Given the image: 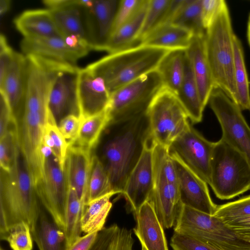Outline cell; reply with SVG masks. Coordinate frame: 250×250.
<instances>
[{
    "instance_id": "cell-1",
    "label": "cell",
    "mask_w": 250,
    "mask_h": 250,
    "mask_svg": "<svg viewBox=\"0 0 250 250\" xmlns=\"http://www.w3.org/2000/svg\"><path fill=\"white\" fill-rule=\"evenodd\" d=\"M109 133L101 147L102 162L113 191L123 194L126 181L151 139L147 111L107 126Z\"/></svg>"
},
{
    "instance_id": "cell-2",
    "label": "cell",
    "mask_w": 250,
    "mask_h": 250,
    "mask_svg": "<svg viewBox=\"0 0 250 250\" xmlns=\"http://www.w3.org/2000/svg\"><path fill=\"white\" fill-rule=\"evenodd\" d=\"M27 165L17 145L9 172L0 170V239L16 225H33L41 207Z\"/></svg>"
},
{
    "instance_id": "cell-3",
    "label": "cell",
    "mask_w": 250,
    "mask_h": 250,
    "mask_svg": "<svg viewBox=\"0 0 250 250\" xmlns=\"http://www.w3.org/2000/svg\"><path fill=\"white\" fill-rule=\"evenodd\" d=\"M170 50L139 44L109 53L86 67L104 80L111 94L142 76L156 70Z\"/></svg>"
},
{
    "instance_id": "cell-4",
    "label": "cell",
    "mask_w": 250,
    "mask_h": 250,
    "mask_svg": "<svg viewBox=\"0 0 250 250\" xmlns=\"http://www.w3.org/2000/svg\"><path fill=\"white\" fill-rule=\"evenodd\" d=\"M233 33L227 4L206 29L204 43L214 88L224 92L236 104Z\"/></svg>"
},
{
    "instance_id": "cell-5",
    "label": "cell",
    "mask_w": 250,
    "mask_h": 250,
    "mask_svg": "<svg viewBox=\"0 0 250 250\" xmlns=\"http://www.w3.org/2000/svg\"><path fill=\"white\" fill-rule=\"evenodd\" d=\"M220 200H229L250 190V166L245 156L222 138L214 143L209 184Z\"/></svg>"
},
{
    "instance_id": "cell-6",
    "label": "cell",
    "mask_w": 250,
    "mask_h": 250,
    "mask_svg": "<svg viewBox=\"0 0 250 250\" xmlns=\"http://www.w3.org/2000/svg\"><path fill=\"white\" fill-rule=\"evenodd\" d=\"M174 232L201 239L223 250H250V243L242 240L221 219L184 205Z\"/></svg>"
},
{
    "instance_id": "cell-7",
    "label": "cell",
    "mask_w": 250,
    "mask_h": 250,
    "mask_svg": "<svg viewBox=\"0 0 250 250\" xmlns=\"http://www.w3.org/2000/svg\"><path fill=\"white\" fill-rule=\"evenodd\" d=\"M163 86L157 70L145 74L110 94L106 108L110 123L127 120L146 112Z\"/></svg>"
},
{
    "instance_id": "cell-8",
    "label": "cell",
    "mask_w": 250,
    "mask_h": 250,
    "mask_svg": "<svg viewBox=\"0 0 250 250\" xmlns=\"http://www.w3.org/2000/svg\"><path fill=\"white\" fill-rule=\"evenodd\" d=\"M147 114L152 142L167 147L190 124L176 95L164 86L149 105Z\"/></svg>"
},
{
    "instance_id": "cell-9",
    "label": "cell",
    "mask_w": 250,
    "mask_h": 250,
    "mask_svg": "<svg viewBox=\"0 0 250 250\" xmlns=\"http://www.w3.org/2000/svg\"><path fill=\"white\" fill-rule=\"evenodd\" d=\"M20 46L26 57L59 72H77L78 60L91 50L88 47L71 46L61 37L23 38Z\"/></svg>"
},
{
    "instance_id": "cell-10",
    "label": "cell",
    "mask_w": 250,
    "mask_h": 250,
    "mask_svg": "<svg viewBox=\"0 0 250 250\" xmlns=\"http://www.w3.org/2000/svg\"><path fill=\"white\" fill-rule=\"evenodd\" d=\"M208 103L222 130V138L242 153L250 166V127L240 107L221 89L214 88Z\"/></svg>"
},
{
    "instance_id": "cell-11",
    "label": "cell",
    "mask_w": 250,
    "mask_h": 250,
    "mask_svg": "<svg viewBox=\"0 0 250 250\" xmlns=\"http://www.w3.org/2000/svg\"><path fill=\"white\" fill-rule=\"evenodd\" d=\"M47 119L39 113L24 111L18 125L19 148L27 165L36 188L44 175L47 150L43 144L44 127Z\"/></svg>"
},
{
    "instance_id": "cell-12",
    "label": "cell",
    "mask_w": 250,
    "mask_h": 250,
    "mask_svg": "<svg viewBox=\"0 0 250 250\" xmlns=\"http://www.w3.org/2000/svg\"><path fill=\"white\" fill-rule=\"evenodd\" d=\"M44 166L43 179L35 188L37 195L44 209L65 230L67 196L65 171L50 149L46 153Z\"/></svg>"
},
{
    "instance_id": "cell-13",
    "label": "cell",
    "mask_w": 250,
    "mask_h": 250,
    "mask_svg": "<svg viewBox=\"0 0 250 250\" xmlns=\"http://www.w3.org/2000/svg\"><path fill=\"white\" fill-rule=\"evenodd\" d=\"M214 143L208 141L190 124L168 146L170 155L177 158L208 185Z\"/></svg>"
},
{
    "instance_id": "cell-14",
    "label": "cell",
    "mask_w": 250,
    "mask_h": 250,
    "mask_svg": "<svg viewBox=\"0 0 250 250\" xmlns=\"http://www.w3.org/2000/svg\"><path fill=\"white\" fill-rule=\"evenodd\" d=\"M27 86L24 111L37 113L47 119L48 102L54 82L62 72L53 70L27 58Z\"/></svg>"
},
{
    "instance_id": "cell-15",
    "label": "cell",
    "mask_w": 250,
    "mask_h": 250,
    "mask_svg": "<svg viewBox=\"0 0 250 250\" xmlns=\"http://www.w3.org/2000/svg\"><path fill=\"white\" fill-rule=\"evenodd\" d=\"M152 144L151 139L130 174L122 194L126 200L128 209L133 214L148 201L154 188Z\"/></svg>"
},
{
    "instance_id": "cell-16",
    "label": "cell",
    "mask_w": 250,
    "mask_h": 250,
    "mask_svg": "<svg viewBox=\"0 0 250 250\" xmlns=\"http://www.w3.org/2000/svg\"><path fill=\"white\" fill-rule=\"evenodd\" d=\"M78 115L82 119L105 110L109 102V93L104 80L86 67L79 68L77 76Z\"/></svg>"
},
{
    "instance_id": "cell-17",
    "label": "cell",
    "mask_w": 250,
    "mask_h": 250,
    "mask_svg": "<svg viewBox=\"0 0 250 250\" xmlns=\"http://www.w3.org/2000/svg\"><path fill=\"white\" fill-rule=\"evenodd\" d=\"M173 160L183 205L213 215L217 208L209 194L208 184L176 157Z\"/></svg>"
},
{
    "instance_id": "cell-18",
    "label": "cell",
    "mask_w": 250,
    "mask_h": 250,
    "mask_svg": "<svg viewBox=\"0 0 250 250\" xmlns=\"http://www.w3.org/2000/svg\"><path fill=\"white\" fill-rule=\"evenodd\" d=\"M119 0H94L83 8L88 43L91 50H102L111 32Z\"/></svg>"
},
{
    "instance_id": "cell-19",
    "label": "cell",
    "mask_w": 250,
    "mask_h": 250,
    "mask_svg": "<svg viewBox=\"0 0 250 250\" xmlns=\"http://www.w3.org/2000/svg\"><path fill=\"white\" fill-rule=\"evenodd\" d=\"M134 232L141 247L146 250H168L164 228L149 201L145 202L134 214Z\"/></svg>"
},
{
    "instance_id": "cell-20",
    "label": "cell",
    "mask_w": 250,
    "mask_h": 250,
    "mask_svg": "<svg viewBox=\"0 0 250 250\" xmlns=\"http://www.w3.org/2000/svg\"><path fill=\"white\" fill-rule=\"evenodd\" d=\"M92 157L90 151L76 145L68 147L64 171L67 181L77 193L83 213L86 206Z\"/></svg>"
},
{
    "instance_id": "cell-21",
    "label": "cell",
    "mask_w": 250,
    "mask_h": 250,
    "mask_svg": "<svg viewBox=\"0 0 250 250\" xmlns=\"http://www.w3.org/2000/svg\"><path fill=\"white\" fill-rule=\"evenodd\" d=\"M27 63L26 57L16 52L4 81L0 85V90L5 94L15 116L16 114L24 111Z\"/></svg>"
},
{
    "instance_id": "cell-22",
    "label": "cell",
    "mask_w": 250,
    "mask_h": 250,
    "mask_svg": "<svg viewBox=\"0 0 250 250\" xmlns=\"http://www.w3.org/2000/svg\"><path fill=\"white\" fill-rule=\"evenodd\" d=\"M148 201L164 229L174 227L183 207L177 183H155Z\"/></svg>"
},
{
    "instance_id": "cell-23",
    "label": "cell",
    "mask_w": 250,
    "mask_h": 250,
    "mask_svg": "<svg viewBox=\"0 0 250 250\" xmlns=\"http://www.w3.org/2000/svg\"><path fill=\"white\" fill-rule=\"evenodd\" d=\"M14 24L23 38L63 37L47 8L25 10L14 19Z\"/></svg>"
},
{
    "instance_id": "cell-24",
    "label": "cell",
    "mask_w": 250,
    "mask_h": 250,
    "mask_svg": "<svg viewBox=\"0 0 250 250\" xmlns=\"http://www.w3.org/2000/svg\"><path fill=\"white\" fill-rule=\"evenodd\" d=\"M205 34L194 35L189 46L186 49L201 101L204 107L208 103L209 96L214 88L205 51Z\"/></svg>"
},
{
    "instance_id": "cell-25",
    "label": "cell",
    "mask_w": 250,
    "mask_h": 250,
    "mask_svg": "<svg viewBox=\"0 0 250 250\" xmlns=\"http://www.w3.org/2000/svg\"><path fill=\"white\" fill-rule=\"evenodd\" d=\"M78 71L61 72L54 82L49 96L48 108L56 122L69 109H75L78 114L76 95Z\"/></svg>"
},
{
    "instance_id": "cell-26",
    "label": "cell",
    "mask_w": 250,
    "mask_h": 250,
    "mask_svg": "<svg viewBox=\"0 0 250 250\" xmlns=\"http://www.w3.org/2000/svg\"><path fill=\"white\" fill-rule=\"evenodd\" d=\"M33 239L39 250H67L69 246L64 230L43 207L30 228Z\"/></svg>"
},
{
    "instance_id": "cell-27",
    "label": "cell",
    "mask_w": 250,
    "mask_h": 250,
    "mask_svg": "<svg viewBox=\"0 0 250 250\" xmlns=\"http://www.w3.org/2000/svg\"><path fill=\"white\" fill-rule=\"evenodd\" d=\"M145 0L136 13L109 36L103 51L112 53L138 45V38L147 11Z\"/></svg>"
},
{
    "instance_id": "cell-28",
    "label": "cell",
    "mask_w": 250,
    "mask_h": 250,
    "mask_svg": "<svg viewBox=\"0 0 250 250\" xmlns=\"http://www.w3.org/2000/svg\"><path fill=\"white\" fill-rule=\"evenodd\" d=\"M193 36L190 31L169 23L156 29L139 44L168 50L187 49Z\"/></svg>"
},
{
    "instance_id": "cell-29",
    "label": "cell",
    "mask_w": 250,
    "mask_h": 250,
    "mask_svg": "<svg viewBox=\"0 0 250 250\" xmlns=\"http://www.w3.org/2000/svg\"><path fill=\"white\" fill-rule=\"evenodd\" d=\"M183 0H149L139 38L140 42L159 27L171 23Z\"/></svg>"
},
{
    "instance_id": "cell-30",
    "label": "cell",
    "mask_w": 250,
    "mask_h": 250,
    "mask_svg": "<svg viewBox=\"0 0 250 250\" xmlns=\"http://www.w3.org/2000/svg\"><path fill=\"white\" fill-rule=\"evenodd\" d=\"M176 96L192 123L201 122L203 106L191 65L186 53L183 81Z\"/></svg>"
},
{
    "instance_id": "cell-31",
    "label": "cell",
    "mask_w": 250,
    "mask_h": 250,
    "mask_svg": "<svg viewBox=\"0 0 250 250\" xmlns=\"http://www.w3.org/2000/svg\"><path fill=\"white\" fill-rule=\"evenodd\" d=\"M50 10L59 31L64 38L76 36L88 44L84 23L83 7L72 5Z\"/></svg>"
},
{
    "instance_id": "cell-32",
    "label": "cell",
    "mask_w": 250,
    "mask_h": 250,
    "mask_svg": "<svg viewBox=\"0 0 250 250\" xmlns=\"http://www.w3.org/2000/svg\"><path fill=\"white\" fill-rule=\"evenodd\" d=\"M186 49L170 50L157 67L163 86L176 95L183 79Z\"/></svg>"
},
{
    "instance_id": "cell-33",
    "label": "cell",
    "mask_w": 250,
    "mask_h": 250,
    "mask_svg": "<svg viewBox=\"0 0 250 250\" xmlns=\"http://www.w3.org/2000/svg\"><path fill=\"white\" fill-rule=\"evenodd\" d=\"M80 120L78 137L74 144L91 151L97 145L110 123L108 112L106 109L101 113Z\"/></svg>"
},
{
    "instance_id": "cell-34",
    "label": "cell",
    "mask_w": 250,
    "mask_h": 250,
    "mask_svg": "<svg viewBox=\"0 0 250 250\" xmlns=\"http://www.w3.org/2000/svg\"><path fill=\"white\" fill-rule=\"evenodd\" d=\"M116 194L111 192L100 197L90 202L86 206L83 213L81 229L85 234L99 232L104 224L112 208L111 197Z\"/></svg>"
},
{
    "instance_id": "cell-35",
    "label": "cell",
    "mask_w": 250,
    "mask_h": 250,
    "mask_svg": "<svg viewBox=\"0 0 250 250\" xmlns=\"http://www.w3.org/2000/svg\"><path fill=\"white\" fill-rule=\"evenodd\" d=\"M234 75L236 88V104L241 110L250 109L249 82L246 68L242 45L239 39L234 36Z\"/></svg>"
},
{
    "instance_id": "cell-36",
    "label": "cell",
    "mask_w": 250,
    "mask_h": 250,
    "mask_svg": "<svg viewBox=\"0 0 250 250\" xmlns=\"http://www.w3.org/2000/svg\"><path fill=\"white\" fill-rule=\"evenodd\" d=\"M66 183L67 196L64 231L69 247L81 236L83 210L82 205L76 190L67 180Z\"/></svg>"
},
{
    "instance_id": "cell-37",
    "label": "cell",
    "mask_w": 250,
    "mask_h": 250,
    "mask_svg": "<svg viewBox=\"0 0 250 250\" xmlns=\"http://www.w3.org/2000/svg\"><path fill=\"white\" fill-rule=\"evenodd\" d=\"M201 4L202 0H185L171 23L190 31L193 35H204Z\"/></svg>"
},
{
    "instance_id": "cell-38",
    "label": "cell",
    "mask_w": 250,
    "mask_h": 250,
    "mask_svg": "<svg viewBox=\"0 0 250 250\" xmlns=\"http://www.w3.org/2000/svg\"><path fill=\"white\" fill-rule=\"evenodd\" d=\"M152 168L154 184L177 183L176 168L167 147L152 142Z\"/></svg>"
},
{
    "instance_id": "cell-39",
    "label": "cell",
    "mask_w": 250,
    "mask_h": 250,
    "mask_svg": "<svg viewBox=\"0 0 250 250\" xmlns=\"http://www.w3.org/2000/svg\"><path fill=\"white\" fill-rule=\"evenodd\" d=\"M43 145L49 148L64 170L69 144L61 132L57 122L51 115L46 122L43 137Z\"/></svg>"
},
{
    "instance_id": "cell-40",
    "label": "cell",
    "mask_w": 250,
    "mask_h": 250,
    "mask_svg": "<svg viewBox=\"0 0 250 250\" xmlns=\"http://www.w3.org/2000/svg\"><path fill=\"white\" fill-rule=\"evenodd\" d=\"M111 192H114L103 164L97 156L93 155L92 157L86 205Z\"/></svg>"
},
{
    "instance_id": "cell-41",
    "label": "cell",
    "mask_w": 250,
    "mask_h": 250,
    "mask_svg": "<svg viewBox=\"0 0 250 250\" xmlns=\"http://www.w3.org/2000/svg\"><path fill=\"white\" fill-rule=\"evenodd\" d=\"M213 216L225 223L250 216V195L218 206Z\"/></svg>"
},
{
    "instance_id": "cell-42",
    "label": "cell",
    "mask_w": 250,
    "mask_h": 250,
    "mask_svg": "<svg viewBox=\"0 0 250 250\" xmlns=\"http://www.w3.org/2000/svg\"><path fill=\"white\" fill-rule=\"evenodd\" d=\"M2 240L7 242L12 250H32L33 237L30 226L21 222L11 229Z\"/></svg>"
},
{
    "instance_id": "cell-43",
    "label": "cell",
    "mask_w": 250,
    "mask_h": 250,
    "mask_svg": "<svg viewBox=\"0 0 250 250\" xmlns=\"http://www.w3.org/2000/svg\"><path fill=\"white\" fill-rule=\"evenodd\" d=\"M170 246L173 250H223L201 239L174 232Z\"/></svg>"
},
{
    "instance_id": "cell-44",
    "label": "cell",
    "mask_w": 250,
    "mask_h": 250,
    "mask_svg": "<svg viewBox=\"0 0 250 250\" xmlns=\"http://www.w3.org/2000/svg\"><path fill=\"white\" fill-rule=\"evenodd\" d=\"M145 0H119L110 35L129 20L139 10Z\"/></svg>"
},
{
    "instance_id": "cell-45",
    "label": "cell",
    "mask_w": 250,
    "mask_h": 250,
    "mask_svg": "<svg viewBox=\"0 0 250 250\" xmlns=\"http://www.w3.org/2000/svg\"><path fill=\"white\" fill-rule=\"evenodd\" d=\"M81 120L74 114H69L63 117L58 125V127L69 144L73 145L77 138Z\"/></svg>"
},
{
    "instance_id": "cell-46",
    "label": "cell",
    "mask_w": 250,
    "mask_h": 250,
    "mask_svg": "<svg viewBox=\"0 0 250 250\" xmlns=\"http://www.w3.org/2000/svg\"><path fill=\"white\" fill-rule=\"evenodd\" d=\"M226 5L224 0H202V21L206 30Z\"/></svg>"
},
{
    "instance_id": "cell-47",
    "label": "cell",
    "mask_w": 250,
    "mask_h": 250,
    "mask_svg": "<svg viewBox=\"0 0 250 250\" xmlns=\"http://www.w3.org/2000/svg\"><path fill=\"white\" fill-rule=\"evenodd\" d=\"M17 122L5 94L0 90V138L4 136Z\"/></svg>"
},
{
    "instance_id": "cell-48",
    "label": "cell",
    "mask_w": 250,
    "mask_h": 250,
    "mask_svg": "<svg viewBox=\"0 0 250 250\" xmlns=\"http://www.w3.org/2000/svg\"><path fill=\"white\" fill-rule=\"evenodd\" d=\"M16 51L9 45L7 39L2 34L0 35V85L13 60Z\"/></svg>"
},
{
    "instance_id": "cell-49",
    "label": "cell",
    "mask_w": 250,
    "mask_h": 250,
    "mask_svg": "<svg viewBox=\"0 0 250 250\" xmlns=\"http://www.w3.org/2000/svg\"><path fill=\"white\" fill-rule=\"evenodd\" d=\"M134 242L131 230L125 228H120L106 250H133Z\"/></svg>"
},
{
    "instance_id": "cell-50",
    "label": "cell",
    "mask_w": 250,
    "mask_h": 250,
    "mask_svg": "<svg viewBox=\"0 0 250 250\" xmlns=\"http://www.w3.org/2000/svg\"><path fill=\"white\" fill-rule=\"evenodd\" d=\"M225 223L242 240L250 243V216Z\"/></svg>"
},
{
    "instance_id": "cell-51",
    "label": "cell",
    "mask_w": 250,
    "mask_h": 250,
    "mask_svg": "<svg viewBox=\"0 0 250 250\" xmlns=\"http://www.w3.org/2000/svg\"><path fill=\"white\" fill-rule=\"evenodd\" d=\"M119 229L116 224L104 227L99 232L97 239L90 250H106L110 241Z\"/></svg>"
},
{
    "instance_id": "cell-52",
    "label": "cell",
    "mask_w": 250,
    "mask_h": 250,
    "mask_svg": "<svg viewBox=\"0 0 250 250\" xmlns=\"http://www.w3.org/2000/svg\"><path fill=\"white\" fill-rule=\"evenodd\" d=\"M99 232L85 234L80 236L67 250H90L98 237Z\"/></svg>"
},
{
    "instance_id": "cell-53",
    "label": "cell",
    "mask_w": 250,
    "mask_h": 250,
    "mask_svg": "<svg viewBox=\"0 0 250 250\" xmlns=\"http://www.w3.org/2000/svg\"><path fill=\"white\" fill-rule=\"evenodd\" d=\"M42 3L46 8L52 10L72 5L85 7L90 5V1L89 0H44Z\"/></svg>"
},
{
    "instance_id": "cell-54",
    "label": "cell",
    "mask_w": 250,
    "mask_h": 250,
    "mask_svg": "<svg viewBox=\"0 0 250 250\" xmlns=\"http://www.w3.org/2000/svg\"><path fill=\"white\" fill-rule=\"evenodd\" d=\"M11 1L10 0H0V16L1 17L8 12L11 7Z\"/></svg>"
},
{
    "instance_id": "cell-55",
    "label": "cell",
    "mask_w": 250,
    "mask_h": 250,
    "mask_svg": "<svg viewBox=\"0 0 250 250\" xmlns=\"http://www.w3.org/2000/svg\"><path fill=\"white\" fill-rule=\"evenodd\" d=\"M247 37H248V42H249V43L250 46V28H248Z\"/></svg>"
},
{
    "instance_id": "cell-56",
    "label": "cell",
    "mask_w": 250,
    "mask_h": 250,
    "mask_svg": "<svg viewBox=\"0 0 250 250\" xmlns=\"http://www.w3.org/2000/svg\"><path fill=\"white\" fill-rule=\"evenodd\" d=\"M141 250H146L144 248L141 247Z\"/></svg>"
},
{
    "instance_id": "cell-57",
    "label": "cell",
    "mask_w": 250,
    "mask_h": 250,
    "mask_svg": "<svg viewBox=\"0 0 250 250\" xmlns=\"http://www.w3.org/2000/svg\"><path fill=\"white\" fill-rule=\"evenodd\" d=\"M0 250H3L2 248H1V249H0Z\"/></svg>"
}]
</instances>
